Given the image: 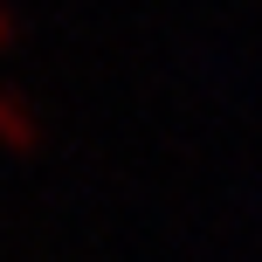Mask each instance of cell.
<instances>
[{
  "label": "cell",
  "mask_w": 262,
  "mask_h": 262,
  "mask_svg": "<svg viewBox=\"0 0 262 262\" xmlns=\"http://www.w3.org/2000/svg\"><path fill=\"white\" fill-rule=\"evenodd\" d=\"M35 145H41V118L14 90H0V152H35Z\"/></svg>",
  "instance_id": "cell-1"
},
{
  "label": "cell",
  "mask_w": 262,
  "mask_h": 262,
  "mask_svg": "<svg viewBox=\"0 0 262 262\" xmlns=\"http://www.w3.org/2000/svg\"><path fill=\"white\" fill-rule=\"evenodd\" d=\"M7 41H14V7L0 0V49H7Z\"/></svg>",
  "instance_id": "cell-2"
}]
</instances>
